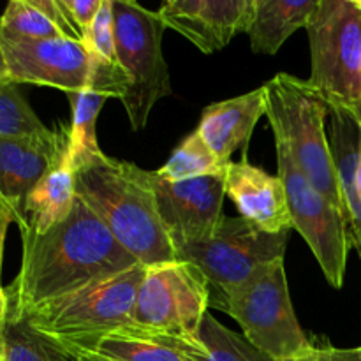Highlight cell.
<instances>
[{"mask_svg":"<svg viewBox=\"0 0 361 361\" xmlns=\"http://www.w3.org/2000/svg\"><path fill=\"white\" fill-rule=\"evenodd\" d=\"M102 0H59V6L76 37L83 42Z\"/></svg>","mask_w":361,"mask_h":361,"instance_id":"obj_27","label":"cell"},{"mask_svg":"<svg viewBox=\"0 0 361 361\" xmlns=\"http://www.w3.org/2000/svg\"><path fill=\"white\" fill-rule=\"evenodd\" d=\"M141 176L154 196L157 215L173 247L214 235L224 217V171L182 182H169L148 169H141Z\"/></svg>","mask_w":361,"mask_h":361,"instance_id":"obj_12","label":"cell"},{"mask_svg":"<svg viewBox=\"0 0 361 361\" xmlns=\"http://www.w3.org/2000/svg\"><path fill=\"white\" fill-rule=\"evenodd\" d=\"M275 148L279 178L284 183L293 229L310 247L331 288L341 289L344 286L348 254L353 247L348 219L300 171L284 145L275 141Z\"/></svg>","mask_w":361,"mask_h":361,"instance_id":"obj_10","label":"cell"},{"mask_svg":"<svg viewBox=\"0 0 361 361\" xmlns=\"http://www.w3.org/2000/svg\"><path fill=\"white\" fill-rule=\"evenodd\" d=\"M157 13L166 28L182 34L203 53H214L249 30L254 0H168Z\"/></svg>","mask_w":361,"mask_h":361,"instance_id":"obj_13","label":"cell"},{"mask_svg":"<svg viewBox=\"0 0 361 361\" xmlns=\"http://www.w3.org/2000/svg\"><path fill=\"white\" fill-rule=\"evenodd\" d=\"M208 309L210 286L196 264H154L147 267L137 291L130 330L155 337L196 338Z\"/></svg>","mask_w":361,"mask_h":361,"instance_id":"obj_9","label":"cell"},{"mask_svg":"<svg viewBox=\"0 0 361 361\" xmlns=\"http://www.w3.org/2000/svg\"><path fill=\"white\" fill-rule=\"evenodd\" d=\"M67 143V126L39 136L0 140V197L21 214L25 197L53 168Z\"/></svg>","mask_w":361,"mask_h":361,"instance_id":"obj_14","label":"cell"},{"mask_svg":"<svg viewBox=\"0 0 361 361\" xmlns=\"http://www.w3.org/2000/svg\"><path fill=\"white\" fill-rule=\"evenodd\" d=\"M345 109H348V111L355 116V120L360 123V127H361V101L355 102V104H351L349 108H345Z\"/></svg>","mask_w":361,"mask_h":361,"instance_id":"obj_33","label":"cell"},{"mask_svg":"<svg viewBox=\"0 0 361 361\" xmlns=\"http://www.w3.org/2000/svg\"><path fill=\"white\" fill-rule=\"evenodd\" d=\"M263 115H267V94L259 87L249 94L207 106L196 130L210 150L224 164H229L231 155L249 145Z\"/></svg>","mask_w":361,"mask_h":361,"instance_id":"obj_16","label":"cell"},{"mask_svg":"<svg viewBox=\"0 0 361 361\" xmlns=\"http://www.w3.org/2000/svg\"><path fill=\"white\" fill-rule=\"evenodd\" d=\"M48 130L23 94L18 90L16 83L6 81L0 87V140L39 136Z\"/></svg>","mask_w":361,"mask_h":361,"instance_id":"obj_25","label":"cell"},{"mask_svg":"<svg viewBox=\"0 0 361 361\" xmlns=\"http://www.w3.org/2000/svg\"><path fill=\"white\" fill-rule=\"evenodd\" d=\"M289 231L267 233L242 217H224L208 238L175 245L176 261L192 263L210 286V307L221 309L228 293L261 267L284 259Z\"/></svg>","mask_w":361,"mask_h":361,"instance_id":"obj_6","label":"cell"},{"mask_svg":"<svg viewBox=\"0 0 361 361\" xmlns=\"http://www.w3.org/2000/svg\"><path fill=\"white\" fill-rule=\"evenodd\" d=\"M0 76H2V78H6V80H7V74H6V62H4L2 48H0Z\"/></svg>","mask_w":361,"mask_h":361,"instance_id":"obj_35","label":"cell"},{"mask_svg":"<svg viewBox=\"0 0 361 361\" xmlns=\"http://www.w3.org/2000/svg\"><path fill=\"white\" fill-rule=\"evenodd\" d=\"M78 361H109V360H104V358H101V356L92 355V353H87V355H80Z\"/></svg>","mask_w":361,"mask_h":361,"instance_id":"obj_34","label":"cell"},{"mask_svg":"<svg viewBox=\"0 0 361 361\" xmlns=\"http://www.w3.org/2000/svg\"><path fill=\"white\" fill-rule=\"evenodd\" d=\"M226 166L228 164H224L201 140L197 130H194L185 140H182V143L173 150L168 162L157 169V173L169 182H182L200 176L217 175L224 171Z\"/></svg>","mask_w":361,"mask_h":361,"instance_id":"obj_23","label":"cell"},{"mask_svg":"<svg viewBox=\"0 0 361 361\" xmlns=\"http://www.w3.org/2000/svg\"><path fill=\"white\" fill-rule=\"evenodd\" d=\"M0 48L11 83L37 85L73 94L88 88L94 80L95 56L78 39L25 41L0 35Z\"/></svg>","mask_w":361,"mask_h":361,"instance_id":"obj_11","label":"cell"},{"mask_svg":"<svg viewBox=\"0 0 361 361\" xmlns=\"http://www.w3.org/2000/svg\"><path fill=\"white\" fill-rule=\"evenodd\" d=\"M80 355L32 326L25 317L9 316L2 334V361H78Z\"/></svg>","mask_w":361,"mask_h":361,"instance_id":"obj_20","label":"cell"},{"mask_svg":"<svg viewBox=\"0 0 361 361\" xmlns=\"http://www.w3.org/2000/svg\"><path fill=\"white\" fill-rule=\"evenodd\" d=\"M76 196L145 267L176 261L141 168L101 154L76 171Z\"/></svg>","mask_w":361,"mask_h":361,"instance_id":"obj_2","label":"cell"},{"mask_svg":"<svg viewBox=\"0 0 361 361\" xmlns=\"http://www.w3.org/2000/svg\"><path fill=\"white\" fill-rule=\"evenodd\" d=\"M67 95H69L71 108H73V118H71L69 126V159L74 173H76L92 159L104 154L97 143L95 122H97L102 106L113 95L109 92L97 90L92 87Z\"/></svg>","mask_w":361,"mask_h":361,"instance_id":"obj_19","label":"cell"},{"mask_svg":"<svg viewBox=\"0 0 361 361\" xmlns=\"http://www.w3.org/2000/svg\"><path fill=\"white\" fill-rule=\"evenodd\" d=\"M83 44L88 51L102 60L118 66L116 59V39H115V11H113V0H102L97 14L94 18Z\"/></svg>","mask_w":361,"mask_h":361,"instance_id":"obj_26","label":"cell"},{"mask_svg":"<svg viewBox=\"0 0 361 361\" xmlns=\"http://www.w3.org/2000/svg\"><path fill=\"white\" fill-rule=\"evenodd\" d=\"M360 126V123H358ZM355 189L361 201V127H360V147H358V161H356V171H355Z\"/></svg>","mask_w":361,"mask_h":361,"instance_id":"obj_31","label":"cell"},{"mask_svg":"<svg viewBox=\"0 0 361 361\" xmlns=\"http://www.w3.org/2000/svg\"><path fill=\"white\" fill-rule=\"evenodd\" d=\"M6 81H9V80H6V78H2V76H0V87H2V85L6 83Z\"/></svg>","mask_w":361,"mask_h":361,"instance_id":"obj_36","label":"cell"},{"mask_svg":"<svg viewBox=\"0 0 361 361\" xmlns=\"http://www.w3.org/2000/svg\"><path fill=\"white\" fill-rule=\"evenodd\" d=\"M277 361H317V360H316V353H314V348H312V351L305 353V355L293 356V358H284V360H277Z\"/></svg>","mask_w":361,"mask_h":361,"instance_id":"obj_32","label":"cell"},{"mask_svg":"<svg viewBox=\"0 0 361 361\" xmlns=\"http://www.w3.org/2000/svg\"><path fill=\"white\" fill-rule=\"evenodd\" d=\"M21 267L7 288L9 316L118 275L140 261L127 252L101 219L78 197L62 224L44 235L20 229Z\"/></svg>","mask_w":361,"mask_h":361,"instance_id":"obj_1","label":"cell"},{"mask_svg":"<svg viewBox=\"0 0 361 361\" xmlns=\"http://www.w3.org/2000/svg\"><path fill=\"white\" fill-rule=\"evenodd\" d=\"M0 35L25 41L69 37L60 30L59 25L49 20L34 0H11L0 16ZM74 39V37H73Z\"/></svg>","mask_w":361,"mask_h":361,"instance_id":"obj_24","label":"cell"},{"mask_svg":"<svg viewBox=\"0 0 361 361\" xmlns=\"http://www.w3.org/2000/svg\"><path fill=\"white\" fill-rule=\"evenodd\" d=\"M314 353L317 361H361V345L360 348H335L324 337L314 338Z\"/></svg>","mask_w":361,"mask_h":361,"instance_id":"obj_28","label":"cell"},{"mask_svg":"<svg viewBox=\"0 0 361 361\" xmlns=\"http://www.w3.org/2000/svg\"><path fill=\"white\" fill-rule=\"evenodd\" d=\"M263 88L267 94V118L275 141L288 148L300 171L348 219L324 126L330 116L328 101L309 80H300L288 73L275 74Z\"/></svg>","mask_w":361,"mask_h":361,"instance_id":"obj_4","label":"cell"},{"mask_svg":"<svg viewBox=\"0 0 361 361\" xmlns=\"http://www.w3.org/2000/svg\"><path fill=\"white\" fill-rule=\"evenodd\" d=\"M11 222H16L18 226L23 222V215L20 212L14 210L9 203L0 197V275H2V259H4V243H6L7 229H9Z\"/></svg>","mask_w":361,"mask_h":361,"instance_id":"obj_29","label":"cell"},{"mask_svg":"<svg viewBox=\"0 0 361 361\" xmlns=\"http://www.w3.org/2000/svg\"><path fill=\"white\" fill-rule=\"evenodd\" d=\"M226 196L240 217L267 233L291 231L293 221L282 180L247 162H229L224 169Z\"/></svg>","mask_w":361,"mask_h":361,"instance_id":"obj_15","label":"cell"},{"mask_svg":"<svg viewBox=\"0 0 361 361\" xmlns=\"http://www.w3.org/2000/svg\"><path fill=\"white\" fill-rule=\"evenodd\" d=\"M0 361H2V338H0Z\"/></svg>","mask_w":361,"mask_h":361,"instance_id":"obj_37","label":"cell"},{"mask_svg":"<svg viewBox=\"0 0 361 361\" xmlns=\"http://www.w3.org/2000/svg\"><path fill=\"white\" fill-rule=\"evenodd\" d=\"M319 0H254L249 34L254 53L275 55L286 41L312 20Z\"/></svg>","mask_w":361,"mask_h":361,"instance_id":"obj_18","label":"cell"},{"mask_svg":"<svg viewBox=\"0 0 361 361\" xmlns=\"http://www.w3.org/2000/svg\"><path fill=\"white\" fill-rule=\"evenodd\" d=\"M197 341L187 356L189 361H275L254 348L243 335L219 323L210 312L204 316Z\"/></svg>","mask_w":361,"mask_h":361,"instance_id":"obj_21","label":"cell"},{"mask_svg":"<svg viewBox=\"0 0 361 361\" xmlns=\"http://www.w3.org/2000/svg\"><path fill=\"white\" fill-rule=\"evenodd\" d=\"M222 310L240 324L254 348L275 361L312 351V338L302 330L293 309L284 259L264 264L228 293Z\"/></svg>","mask_w":361,"mask_h":361,"instance_id":"obj_5","label":"cell"},{"mask_svg":"<svg viewBox=\"0 0 361 361\" xmlns=\"http://www.w3.org/2000/svg\"><path fill=\"white\" fill-rule=\"evenodd\" d=\"M147 267H136L94 282L60 298L32 307L23 316L34 328L78 355H87L102 338L133 328V310Z\"/></svg>","mask_w":361,"mask_h":361,"instance_id":"obj_3","label":"cell"},{"mask_svg":"<svg viewBox=\"0 0 361 361\" xmlns=\"http://www.w3.org/2000/svg\"><path fill=\"white\" fill-rule=\"evenodd\" d=\"M9 309H11V302H9V295H7V289H4L0 286V338H2L4 328H6L7 319H9Z\"/></svg>","mask_w":361,"mask_h":361,"instance_id":"obj_30","label":"cell"},{"mask_svg":"<svg viewBox=\"0 0 361 361\" xmlns=\"http://www.w3.org/2000/svg\"><path fill=\"white\" fill-rule=\"evenodd\" d=\"M118 66L126 73L127 90L120 101L133 130L147 127L159 99L171 95L169 69L162 55L166 25L159 13L133 0H113Z\"/></svg>","mask_w":361,"mask_h":361,"instance_id":"obj_7","label":"cell"},{"mask_svg":"<svg viewBox=\"0 0 361 361\" xmlns=\"http://www.w3.org/2000/svg\"><path fill=\"white\" fill-rule=\"evenodd\" d=\"M309 83L330 106L361 101V9L355 0H319L307 25Z\"/></svg>","mask_w":361,"mask_h":361,"instance_id":"obj_8","label":"cell"},{"mask_svg":"<svg viewBox=\"0 0 361 361\" xmlns=\"http://www.w3.org/2000/svg\"><path fill=\"white\" fill-rule=\"evenodd\" d=\"M76 200V173L71 164L67 143L53 168L25 197L23 222L18 228L44 235L69 217Z\"/></svg>","mask_w":361,"mask_h":361,"instance_id":"obj_17","label":"cell"},{"mask_svg":"<svg viewBox=\"0 0 361 361\" xmlns=\"http://www.w3.org/2000/svg\"><path fill=\"white\" fill-rule=\"evenodd\" d=\"M92 355L109 361H187L175 348L173 337H155L133 330L102 338Z\"/></svg>","mask_w":361,"mask_h":361,"instance_id":"obj_22","label":"cell"},{"mask_svg":"<svg viewBox=\"0 0 361 361\" xmlns=\"http://www.w3.org/2000/svg\"><path fill=\"white\" fill-rule=\"evenodd\" d=\"M355 2H356V6H358L360 9H361V0H355Z\"/></svg>","mask_w":361,"mask_h":361,"instance_id":"obj_38","label":"cell"}]
</instances>
